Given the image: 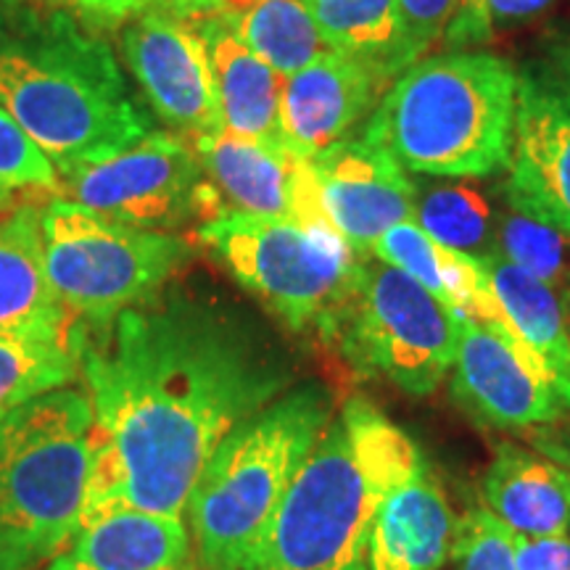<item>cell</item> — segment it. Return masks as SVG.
<instances>
[{
	"instance_id": "cell-27",
	"label": "cell",
	"mask_w": 570,
	"mask_h": 570,
	"mask_svg": "<svg viewBox=\"0 0 570 570\" xmlns=\"http://www.w3.org/2000/svg\"><path fill=\"white\" fill-rule=\"evenodd\" d=\"M80 348L63 341L0 336V420L21 404L75 381Z\"/></svg>"
},
{
	"instance_id": "cell-36",
	"label": "cell",
	"mask_w": 570,
	"mask_h": 570,
	"mask_svg": "<svg viewBox=\"0 0 570 570\" xmlns=\"http://www.w3.org/2000/svg\"><path fill=\"white\" fill-rule=\"evenodd\" d=\"M552 75L570 90V38H562L552 46Z\"/></svg>"
},
{
	"instance_id": "cell-23",
	"label": "cell",
	"mask_w": 570,
	"mask_h": 570,
	"mask_svg": "<svg viewBox=\"0 0 570 570\" xmlns=\"http://www.w3.org/2000/svg\"><path fill=\"white\" fill-rule=\"evenodd\" d=\"M481 262L508 317L510 336L537 356L570 407V331L554 288L502 254L481 256Z\"/></svg>"
},
{
	"instance_id": "cell-10",
	"label": "cell",
	"mask_w": 570,
	"mask_h": 570,
	"mask_svg": "<svg viewBox=\"0 0 570 570\" xmlns=\"http://www.w3.org/2000/svg\"><path fill=\"white\" fill-rule=\"evenodd\" d=\"M59 183V198L142 230L225 217L196 146L177 132H148L125 151L67 169Z\"/></svg>"
},
{
	"instance_id": "cell-2",
	"label": "cell",
	"mask_w": 570,
	"mask_h": 570,
	"mask_svg": "<svg viewBox=\"0 0 570 570\" xmlns=\"http://www.w3.org/2000/svg\"><path fill=\"white\" fill-rule=\"evenodd\" d=\"M0 109L59 175L151 132L109 42L46 0H0Z\"/></svg>"
},
{
	"instance_id": "cell-24",
	"label": "cell",
	"mask_w": 570,
	"mask_h": 570,
	"mask_svg": "<svg viewBox=\"0 0 570 570\" xmlns=\"http://www.w3.org/2000/svg\"><path fill=\"white\" fill-rule=\"evenodd\" d=\"M214 13L283 80L331 51L302 0H223Z\"/></svg>"
},
{
	"instance_id": "cell-34",
	"label": "cell",
	"mask_w": 570,
	"mask_h": 570,
	"mask_svg": "<svg viewBox=\"0 0 570 570\" xmlns=\"http://www.w3.org/2000/svg\"><path fill=\"white\" fill-rule=\"evenodd\" d=\"M444 40L449 51H465V48H479L491 40L487 6L483 0H460V9L454 13L452 24L446 27Z\"/></svg>"
},
{
	"instance_id": "cell-35",
	"label": "cell",
	"mask_w": 570,
	"mask_h": 570,
	"mask_svg": "<svg viewBox=\"0 0 570 570\" xmlns=\"http://www.w3.org/2000/svg\"><path fill=\"white\" fill-rule=\"evenodd\" d=\"M552 0H483L487 6L489 30L494 35L497 30H508L520 21H529L550 6Z\"/></svg>"
},
{
	"instance_id": "cell-37",
	"label": "cell",
	"mask_w": 570,
	"mask_h": 570,
	"mask_svg": "<svg viewBox=\"0 0 570 570\" xmlns=\"http://www.w3.org/2000/svg\"><path fill=\"white\" fill-rule=\"evenodd\" d=\"M544 444H541V449L547 452V458L558 460L560 465H566L570 470V428L568 431H562L560 436H552V439H541Z\"/></svg>"
},
{
	"instance_id": "cell-18",
	"label": "cell",
	"mask_w": 570,
	"mask_h": 570,
	"mask_svg": "<svg viewBox=\"0 0 570 570\" xmlns=\"http://www.w3.org/2000/svg\"><path fill=\"white\" fill-rule=\"evenodd\" d=\"M46 570H204L183 518L119 510L92 520Z\"/></svg>"
},
{
	"instance_id": "cell-13",
	"label": "cell",
	"mask_w": 570,
	"mask_h": 570,
	"mask_svg": "<svg viewBox=\"0 0 570 570\" xmlns=\"http://www.w3.org/2000/svg\"><path fill=\"white\" fill-rule=\"evenodd\" d=\"M508 169L512 209L570 235V90L552 71L518 75Z\"/></svg>"
},
{
	"instance_id": "cell-19",
	"label": "cell",
	"mask_w": 570,
	"mask_h": 570,
	"mask_svg": "<svg viewBox=\"0 0 570 570\" xmlns=\"http://www.w3.org/2000/svg\"><path fill=\"white\" fill-rule=\"evenodd\" d=\"M460 523L423 465L396 487L370 525L367 570H439L454 552Z\"/></svg>"
},
{
	"instance_id": "cell-16",
	"label": "cell",
	"mask_w": 570,
	"mask_h": 570,
	"mask_svg": "<svg viewBox=\"0 0 570 570\" xmlns=\"http://www.w3.org/2000/svg\"><path fill=\"white\" fill-rule=\"evenodd\" d=\"M394 77L377 63L327 51L296 75L285 77L281 125L283 140L302 159H315L333 142L348 138L354 125L370 119Z\"/></svg>"
},
{
	"instance_id": "cell-26",
	"label": "cell",
	"mask_w": 570,
	"mask_h": 570,
	"mask_svg": "<svg viewBox=\"0 0 570 570\" xmlns=\"http://www.w3.org/2000/svg\"><path fill=\"white\" fill-rule=\"evenodd\" d=\"M417 185L415 223L441 246L470 256L497 252V223L491 204L468 183Z\"/></svg>"
},
{
	"instance_id": "cell-5",
	"label": "cell",
	"mask_w": 570,
	"mask_h": 570,
	"mask_svg": "<svg viewBox=\"0 0 570 570\" xmlns=\"http://www.w3.org/2000/svg\"><path fill=\"white\" fill-rule=\"evenodd\" d=\"M333 412L331 391L302 383L227 433L185 504L204 570H248Z\"/></svg>"
},
{
	"instance_id": "cell-6",
	"label": "cell",
	"mask_w": 570,
	"mask_h": 570,
	"mask_svg": "<svg viewBox=\"0 0 570 570\" xmlns=\"http://www.w3.org/2000/svg\"><path fill=\"white\" fill-rule=\"evenodd\" d=\"M90 396L48 391L0 420V570H40L80 533L92 454Z\"/></svg>"
},
{
	"instance_id": "cell-20",
	"label": "cell",
	"mask_w": 570,
	"mask_h": 570,
	"mask_svg": "<svg viewBox=\"0 0 570 570\" xmlns=\"http://www.w3.org/2000/svg\"><path fill=\"white\" fill-rule=\"evenodd\" d=\"M196 24L209 53L225 130L273 148H288L281 125L283 77L244 46L219 13L196 17Z\"/></svg>"
},
{
	"instance_id": "cell-7",
	"label": "cell",
	"mask_w": 570,
	"mask_h": 570,
	"mask_svg": "<svg viewBox=\"0 0 570 570\" xmlns=\"http://www.w3.org/2000/svg\"><path fill=\"white\" fill-rule=\"evenodd\" d=\"M42 252L69 315L104 333L122 312L151 302L194 246L183 235L142 230L69 198H51L42 209Z\"/></svg>"
},
{
	"instance_id": "cell-11",
	"label": "cell",
	"mask_w": 570,
	"mask_h": 570,
	"mask_svg": "<svg viewBox=\"0 0 570 570\" xmlns=\"http://www.w3.org/2000/svg\"><path fill=\"white\" fill-rule=\"evenodd\" d=\"M122 56L154 111L183 138L223 127L206 42L196 19L142 13L122 24Z\"/></svg>"
},
{
	"instance_id": "cell-9",
	"label": "cell",
	"mask_w": 570,
	"mask_h": 570,
	"mask_svg": "<svg viewBox=\"0 0 570 570\" xmlns=\"http://www.w3.org/2000/svg\"><path fill=\"white\" fill-rule=\"evenodd\" d=\"M320 338L356 373L425 396L454 365L460 315L402 269L365 262Z\"/></svg>"
},
{
	"instance_id": "cell-8",
	"label": "cell",
	"mask_w": 570,
	"mask_h": 570,
	"mask_svg": "<svg viewBox=\"0 0 570 570\" xmlns=\"http://www.w3.org/2000/svg\"><path fill=\"white\" fill-rule=\"evenodd\" d=\"M198 238L291 331H323L365 262L331 225L294 217L227 214L198 227Z\"/></svg>"
},
{
	"instance_id": "cell-14",
	"label": "cell",
	"mask_w": 570,
	"mask_h": 570,
	"mask_svg": "<svg viewBox=\"0 0 570 570\" xmlns=\"http://www.w3.org/2000/svg\"><path fill=\"white\" fill-rule=\"evenodd\" d=\"M309 167L327 223L360 256L394 225L415 219L417 185L394 156L365 138L333 142Z\"/></svg>"
},
{
	"instance_id": "cell-30",
	"label": "cell",
	"mask_w": 570,
	"mask_h": 570,
	"mask_svg": "<svg viewBox=\"0 0 570 570\" xmlns=\"http://www.w3.org/2000/svg\"><path fill=\"white\" fill-rule=\"evenodd\" d=\"M452 554L458 570H518L515 533L489 510H473L462 520Z\"/></svg>"
},
{
	"instance_id": "cell-3",
	"label": "cell",
	"mask_w": 570,
	"mask_h": 570,
	"mask_svg": "<svg viewBox=\"0 0 570 570\" xmlns=\"http://www.w3.org/2000/svg\"><path fill=\"white\" fill-rule=\"evenodd\" d=\"M423 465L402 428L352 396L298 468L248 570H367L377 510Z\"/></svg>"
},
{
	"instance_id": "cell-32",
	"label": "cell",
	"mask_w": 570,
	"mask_h": 570,
	"mask_svg": "<svg viewBox=\"0 0 570 570\" xmlns=\"http://www.w3.org/2000/svg\"><path fill=\"white\" fill-rule=\"evenodd\" d=\"M399 19L404 35V59L415 63L417 59L444 38L446 27L452 24L460 0H396Z\"/></svg>"
},
{
	"instance_id": "cell-15",
	"label": "cell",
	"mask_w": 570,
	"mask_h": 570,
	"mask_svg": "<svg viewBox=\"0 0 570 570\" xmlns=\"http://www.w3.org/2000/svg\"><path fill=\"white\" fill-rule=\"evenodd\" d=\"M194 146L225 217H294L331 225L309 161L288 148L265 146L227 130L198 138Z\"/></svg>"
},
{
	"instance_id": "cell-31",
	"label": "cell",
	"mask_w": 570,
	"mask_h": 570,
	"mask_svg": "<svg viewBox=\"0 0 570 570\" xmlns=\"http://www.w3.org/2000/svg\"><path fill=\"white\" fill-rule=\"evenodd\" d=\"M82 17L92 27H122L125 21L142 13H173V17L196 19L217 11L223 0H46Z\"/></svg>"
},
{
	"instance_id": "cell-28",
	"label": "cell",
	"mask_w": 570,
	"mask_h": 570,
	"mask_svg": "<svg viewBox=\"0 0 570 570\" xmlns=\"http://www.w3.org/2000/svg\"><path fill=\"white\" fill-rule=\"evenodd\" d=\"M512 265L529 269L544 283H560L570 275V235L510 206L497 219V252Z\"/></svg>"
},
{
	"instance_id": "cell-33",
	"label": "cell",
	"mask_w": 570,
	"mask_h": 570,
	"mask_svg": "<svg viewBox=\"0 0 570 570\" xmlns=\"http://www.w3.org/2000/svg\"><path fill=\"white\" fill-rule=\"evenodd\" d=\"M518 570H570V539L560 537H515Z\"/></svg>"
},
{
	"instance_id": "cell-22",
	"label": "cell",
	"mask_w": 570,
	"mask_h": 570,
	"mask_svg": "<svg viewBox=\"0 0 570 570\" xmlns=\"http://www.w3.org/2000/svg\"><path fill=\"white\" fill-rule=\"evenodd\" d=\"M483 494L487 510L515 537H560L570 525V470L552 458L504 444Z\"/></svg>"
},
{
	"instance_id": "cell-4",
	"label": "cell",
	"mask_w": 570,
	"mask_h": 570,
	"mask_svg": "<svg viewBox=\"0 0 570 570\" xmlns=\"http://www.w3.org/2000/svg\"><path fill=\"white\" fill-rule=\"evenodd\" d=\"M518 69L465 48L423 56L383 92L362 138L428 177H489L508 169Z\"/></svg>"
},
{
	"instance_id": "cell-21",
	"label": "cell",
	"mask_w": 570,
	"mask_h": 570,
	"mask_svg": "<svg viewBox=\"0 0 570 570\" xmlns=\"http://www.w3.org/2000/svg\"><path fill=\"white\" fill-rule=\"evenodd\" d=\"M370 254L383 265L407 273L412 281L452 306L460 317L508 331V317L491 291L489 275L479 256L441 246L415 219L399 223L383 233Z\"/></svg>"
},
{
	"instance_id": "cell-29",
	"label": "cell",
	"mask_w": 570,
	"mask_h": 570,
	"mask_svg": "<svg viewBox=\"0 0 570 570\" xmlns=\"http://www.w3.org/2000/svg\"><path fill=\"white\" fill-rule=\"evenodd\" d=\"M24 194L61 196L59 173L40 146L0 109V212L17 206Z\"/></svg>"
},
{
	"instance_id": "cell-12",
	"label": "cell",
	"mask_w": 570,
	"mask_h": 570,
	"mask_svg": "<svg viewBox=\"0 0 570 570\" xmlns=\"http://www.w3.org/2000/svg\"><path fill=\"white\" fill-rule=\"evenodd\" d=\"M452 370L458 402L494 428L547 425L570 410L537 356L502 327L460 317Z\"/></svg>"
},
{
	"instance_id": "cell-17",
	"label": "cell",
	"mask_w": 570,
	"mask_h": 570,
	"mask_svg": "<svg viewBox=\"0 0 570 570\" xmlns=\"http://www.w3.org/2000/svg\"><path fill=\"white\" fill-rule=\"evenodd\" d=\"M71 320L46 269L42 209L21 204L0 217V336L80 348L82 327Z\"/></svg>"
},
{
	"instance_id": "cell-1",
	"label": "cell",
	"mask_w": 570,
	"mask_h": 570,
	"mask_svg": "<svg viewBox=\"0 0 570 570\" xmlns=\"http://www.w3.org/2000/svg\"><path fill=\"white\" fill-rule=\"evenodd\" d=\"M92 404L82 525L119 510L183 518L227 433L291 386L288 362L252 320L175 294L132 306L80 341Z\"/></svg>"
},
{
	"instance_id": "cell-25",
	"label": "cell",
	"mask_w": 570,
	"mask_h": 570,
	"mask_svg": "<svg viewBox=\"0 0 570 570\" xmlns=\"http://www.w3.org/2000/svg\"><path fill=\"white\" fill-rule=\"evenodd\" d=\"M331 51L377 63L391 77L407 69L396 0H302Z\"/></svg>"
}]
</instances>
